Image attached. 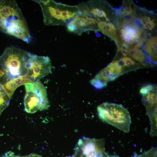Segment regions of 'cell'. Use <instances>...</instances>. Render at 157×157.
Here are the masks:
<instances>
[{
	"instance_id": "obj_1",
	"label": "cell",
	"mask_w": 157,
	"mask_h": 157,
	"mask_svg": "<svg viewBox=\"0 0 157 157\" xmlns=\"http://www.w3.org/2000/svg\"><path fill=\"white\" fill-rule=\"evenodd\" d=\"M0 31L27 43L32 40L26 20L16 1H0Z\"/></svg>"
},
{
	"instance_id": "obj_2",
	"label": "cell",
	"mask_w": 157,
	"mask_h": 157,
	"mask_svg": "<svg viewBox=\"0 0 157 157\" xmlns=\"http://www.w3.org/2000/svg\"><path fill=\"white\" fill-rule=\"evenodd\" d=\"M38 3L42 9L43 22L47 26H66L80 14L77 6H71L57 3L52 0L34 1Z\"/></svg>"
},
{
	"instance_id": "obj_3",
	"label": "cell",
	"mask_w": 157,
	"mask_h": 157,
	"mask_svg": "<svg viewBox=\"0 0 157 157\" xmlns=\"http://www.w3.org/2000/svg\"><path fill=\"white\" fill-rule=\"evenodd\" d=\"M97 111L99 118L103 121L125 133L129 132L131 118L126 109L117 104L105 103L98 106Z\"/></svg>"
},
{
	"instance_id": "obj_4",
	"label": "cell",
	"mask_w": 157,
	"mask_h": 157,
	"mask_svg": "<svg viewBox=\"0 0 157 157\" xmlns=\"http://www.w3.org/2000/svg\"><path fill=\"white\" fill-rule=\"evenodd\" d=\"M31 53L14 46L7 48L0 56V65L7 71L10 80L25 75Z\"/></svg>"
},
{
	"instance_id": "obj_5",
	"label": "cell",
	"mask_w": 157,
	"mask_h": 157,
	"mask_svg": "<svg viewBox=\"0 0 157 157\" xmlns=\"http://www.w3.org/2000/svg\"><path fill=\"white\" fill-rule=\"evenodd\" d=\"M26 94L24 99L25 111L33 114L38 110L48 109L49 104L46 88L39 81L25 84Z\"/></svg>"
},
{
	"instance_id": "obj_6",
	"label": "cell",
	"mask_w": 157,
	"mask_h": 157,
	"mask_svg": "<svg viewBox=\"0 0 157 157\" xmlns=\"http://www.w3.org/2000/svg\"><path fill=\"white\" fill-rule=\"evenodd\" d=\"M25 75L31 82H37L51 73L52 65L47 56H40L30 54L27 65Z\"/></svg>"
},
{
	"instance_id": "obj_7",
	"label": "cell",
	"mask_w": 157,
	"mask_h": 157,
	"mask_svg": "<svg viewBox=\"0 0 157 157\" xmlns=\"http://www.w3.org/2000/svg\"><path fill=\"white\" fill-rule=\"evenodd\" d=\"M80 15L100 22H110L111 7L107 2L100 1H90L77 5Z\"/></svg>"
},
{
	"instance_id": "obj_8",
	"label": "cell",
	"mask_w": 157,
	"mask_h": 157,
	"mask_svg": "<svg viewBox=\"0 0 157 157\" xmlns=\"http://www.w3.org/2000/svg\"><path fill=\"white\" fill-rule=\"evenodd\" d=\"M126 72L124 68L119 64L118 60H115L99 72L90 81V83L97 89H101L106 87L108 82Z\"/></svg>"
},
{
	"instance_id": "obj_9",
	"label": "cell",
	"mask_w": 157,
	"mask_h": 157,
	"mask_svg": "<svg viewBox=\"0 0 157 157\" xmlns=\"http://www.w3.org/2000/svg\"><path fill=\"white\" fill-rule=\"evenodd\" d=\"M66 27L69 32L78 35H81L84 32L88 31H99L97 21L80 15L75 17Z\"/></svg>"
},
{
	"instance_id": "obj_10",
	"label": "cell",
	"mask_w": 157,
	"mask_h": 157,
	"mask_svg": "<svg viewBox=\"0 0 157 157\" xmlns=\"http://www.w3.org/2000/svg\"><path fill=\"white\" fill-rule=\"evenodd\" d=\"M156 88L143 95L142 101L146 108L147 115L157 113Z\"/></svg>"
},
{
	"instance_id": "obj_11",
	"label": "cell",
	"mask_w": 157,
	"mask_h": 157,
	"mask_svg": "<svg viewBox=\"0 0 157 157\" xmlns=\"http://www.w3.org/2000/svg\"><path fill=\"white\" fill-rule=\"evenodd\" d=\"M31 82L25 75L12 79L2 86L11 99L17 88L23 85Z\"/></svg>"
},
{
	"instance_id": "obj_12",
	"label": "cell",
	"mask_w": 157,
	"mask_h": 157,
	"mask_svg": "<svg viewBox=\"0 0 157 157\" xmlns=\"http://www.w3.org/2000/svg\"><path fill=\"white\" fill-rule=\"evenodd\" d=\"M98 27L99 31L112 39L119 46L120 41L114 24L111 22H100L98 23Z\"/></svg>"
},
{
	"instance_id": "obj_13",
	"label": "cell",
	"mask_w": 157,
	"mask_h": 157,
	"mask_svg": "<svg viewBox=\"0 0 157 157\" xmlns=\"http://www.w3.org/2000/svg\"><path fill=\"white\" fill-rule=\"evenodd\" d=\"M144 50L154 64H156L157 37H152L149 39L145 46Z\"/></svg>"
},
{
	"instance_id": "obj_14",
	"label": "cell",
	"mask_w": 157,
	"mask_h": 157,
	"mask_svg": "<svg viewBox=\"0 0 157 157\" xmlns=\"http://www.w3.org/2000/svg\"><path fill=\"white\" fill-rule=\"evenodd\" d=\"M128 54L136 60L141 63L143 65L148 64L145 55L141 49L133 47L130 48L128 51Z\"/></svg>"
},
{
	"instance_id": "obj_15",
	"label": "cell",
	"mask_w": 157,
	"mask_h": 157,
	"mask_svg": "<svg viewBox=\"0 0 157 157\" xmlns=\"http://www.w3.org/2000/svg\"><path fill=\"white\" fill-rule=\"evenodd\" d=\"M10 98L0 84V115L8 106Z\"/></svg>"
},
{
	"instance_id": "obj_16",
	"label": "cell",
	"mask_w": 157,
	"mask_h": 157,
	"mask_svg": "<svg viewBox=\"0 0 157 157\" xmlns=\"http://www.w3.org/2000/svg\"><path fill=\"white\" fill-rule=\"evenodd\" d=\"M10 80V77L7 71L0 65V84L3 85Z\"/></svg>"
},
{
	"instance_id": "obj_17",
	"label": "cell",
	"mask_w": 157,
	"mask_h": 157,
	"mask_svg": "<svg viewBox=\"0 0 157 157\" xmlns=\"http://www.w3.org/2000/svg\"><path fill=\"white\" fill-rule=\"evenodd\" d=\"M121 58L124 63L125 68L126 67L130 68L131 67L135 66L136 65V63L135 61L130 57L124 56Z\"/></svg>"
},
{
	"instance_id": "obj_18",
	"label": "cell",
	"mask_w": 157,
	"mask_h": 157,
	"mask_svg": "<svg viewBox=\"0 0 157 157\" xmlns=\"http://www.w3.org/2000/svg\"><path fill=\"white\" fill-rule=\"evenodd\" d=\"M124 4L125 5H122L123 7L122 11L123 16L132 14L135 13V11H133L132 8L131 3Z\"/></svg>"
},
{
	"instance_id": "obj_19",
	"label": "cell",
	"mask_w": 157,
	"mask_h": 157,
	"mask_svg": "<svg viewBox=\"0 0 157 157\" xmlns=\"http://www.w3.org/2000/svg\"><path fill=\"white\" fill-rule=\"evenodd\" d=\"M156 150V148H151L142 154L137 156L136 157H157Z\"/></svg>"
},
{
	"instance_id": "obj_20",
	"label": "cell",
	"mask_w": 157,
	"mask_h": 157,
	"mask_svg": "<svg viewBox=\"0 0 157 157\" xmlns=\"http://www.w3.org/2000/svg\"><path fill=\"white\" fill-rule=\"evenodd\" d=\"M156 87V86L151 84L147 85L143 87L140 89V93L144 95Z\"/></svg>"
},
{
	"instance_id": "obj_21",
	"label": "cell",
	"mask_w": 157,
	"mask_h": 157,
	"mask_svg": "<svg viewBox=\"0 0 157 157\" xmlns=\"http://www.w3.org/2000/svg\"><path fill=\"white\" fill-rule=\"evenodd\" d=\"M143 28L145 29L152 30L154 29L155 26L154 21H152L144 24Z\"/></svg>"
},
{
	"instance_id": "obj_22",
	"label": "cell",
	"mask_w": 157,
	"mask_h": 157,
	"mask_svg": "<svg viewBox=\"0 0 157 157\" xmlns=\"http://www.w3.org/2000/svg\"><path fill=\"white\" fill-rule=\"evenodd\" d=\"M133 22L135 25L138 28L141 30L143 31V25L138 18H136L134 19Z\"/></svg>"
},
{
	"instance_id": "obj_23",
	"label": "cell",
	"mask_w": 157,
	"mask_h": 157,
	"mask_svg": "<svg viewBox=\"0 0 157 157\" xmlns=\"http://www.w3.org/2000/svg\"><path fill=\"white\" fill-rule=\"evenodd\" d=\"M116 10L115 12V14L117 16L121 18L123 17L122 11L118 9H116Z\"/></svg>"
}]
</instances>
